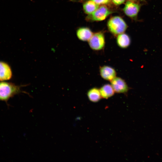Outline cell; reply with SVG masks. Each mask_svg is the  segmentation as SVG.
I'll list each match as a JSON object with an SVG mask.
<instances>
[{"instance_id":"cell-9","label":"cell","mask_w":162,"mask_h":162,"mask_svg":"<svg viewBox=\"0 0 162 162\" xmlns=\"http://www.w3.org/2000/svg\"><path fill=\"white\" fill-rule=\"evenodd\" d=\"M76 33L78 39L83 41H88L93 34L89 28L86 27L79 28Z\"/></svg>"},{"instance_id":"cell-3","label":"cell","mask_w":162,"mask_h":162,"mask_svg":"<svg viewBox=\"0 0 162 162\" xmlns=\"http://www.w3.org/2000/svg\"><path fill=\"white\" fill-rule=\"evenodd\" d=\"M113 12L105 5H102L92 14H88L86 20L88 21H100L105 19Z\"/></svg>"},{"instance_id":"cell-15","label":"cell","mask_w":162,"mask_h":162,"mask_svg":"<svg viewBox=\"0 0 162 162\" xmlns=\"http://www.w3.org/2000/svg\"><path fill=\"white\" fill-rule=\"evenodd\" d=\"M113 3L116 5H120L125 1V0H111Z\"/></svg>"},{"instance_id":"cell-16","label":"cell","mask_w":162,"mask_h":162,"mask_svg":"<svg viewBox=\"0 0 162 162\" xmlns=\"http://www.w3.org/2000/svg\"><path fill=\"white\" fill-rule=\"evenodd\" d=\"M129 0L133 1H138V0L143 1H144L145 0Z\"/></svg>"},{"instance_id":"cell-5","label":"cell","mask_w":162,"mask_h":162,"mask_svg":"<svg viewBox=\"0 0 162 162\" xmlns=\"http://www.w3.org/2000/svg\"><path fill=\"white\" fill-rule=\"evenodd\" d=\"M140 8V4L134 1L129 0L126 2L123 10L127 16L132 18L136 19Z\"/></svg>"},{"instance_id":"cell-14","label":"cell","mask_w":162,"mask_h":162,"mask_svg":"<svg viewBox=\"0 0 162 162\" xmlns=\"http://www.w3.org/2000/svg\"><path fill=\"white\" fill-rule=\"evenodd\" d=\"M92 1L96 4L99 5H106L109 4L111 0H87Z\"/></svg>"},{"instance_id":"cell-2","label":"cell","mask_w":162,"mask_h":162,"mask_svg":"<svg viewBox=\"0 0 162 162\" xmlns=\"http://www.w3.org/2000/svg\"><path fill=\"white\" fill-rule=\"evenodd\" d=\"M107 26L110 31L116 35L124 32L128 27L124 20L118 16L110 18L107 22Z\"/></svg>"},{"instance_id":"cell-1","label":"cell","mask_w":162,"mask_h":162,"mask_svg":"<svg viewBox=\"0 0 162 162\" xmlns=\"http://www.w3.org/2000/svg\"><path fill=\"white\" fill-rule=\"evenodd\" d=\"M22 86L11 82L0 81V101L7 103L11 98L21 92Z\"/></svg>"},{"instance_id":"cell-4","label":"cell","mask_w":162,"mask_h":162,"mask_svg":"<svg viewBox=\"0 0 162 162\" xmlns=\"http://www.w3.org/2000/svg\"><path fill=\"white\" fill-rule=\"evenodd\" d=\"M88 41L90 47L92 50L96 51L101 50L105 46L104 35L101 32L94 33Z\"/></svg>"},{"instance_id":"cell-8","label":"cell","mask_w":162,"mask_h":162,"mask_svg":"<svg viewBox=\"0 0 162 162\" xmlns=\"http://www.w3.org/2000/svg\"><path fill=\"white\" fill-rule=\"evenodd\" d=\"M100 74L102 78L111 81L116 76V72L113 68L108 66L104 65L100 68Z\"/></svg>"},{"instance_id":"cell-13","label":"cell","mask_w":162,"mask_h":162,"mask_svg":"<svg viewBox=\"0 0 162 162\" xmlns=\"http://www.w3.org/2000/svg\"><path fill=\"white\" fill-rule=\"evenodd\" d=\"M99 7V5L94 2L88 0L83 4V10L86 14H91L96 10Z\"/></svg>"},{"instance_id":"cell-7","label":"cell","mask_w":162,"mask_h":162,"mask_svg":"<svg viewBox=\"0 0 162 162\" xmlns=\"http://www.w3.org/2000/svg\"><path fill=\"white\" fill-rule=\"evenodd\" d=\"M13 73L10 65L6 62L0 60V81L10 80Z\"/></svg>"},{"instance_id":"cell-12","label":"cell","mask_w":162,"mask_h":162,"mask_svg":"<svg viewBox=\"0 0 162 162\" xmlns=\"http://www.w3.org/2000/svg\"><path fill=\"white\" fill-rule=\"evenodd\" d=\"M102 98L107 99L113 96L115 92L111 84H106L99 89Z\"/></svg>"},{"instance_id":"cell-10","label":"cell","mask_w":162,"mask_h":162,"mask_svg":"<svg viewBox=\"0 0 162 162\" xmlns=\"http://www.w3.org/2000/svg\"><path fill=\"white\" fill-rule=\"evenodd\" d=\"M116 41L118 46L122 48H126L128 47L131 42L129 36L123 33L118 35Z\"/></svg>"},{"instance_id":"cell-11","label":"cell","mask_w":162,"mask_h":162,"mask_svg":"<svg viewBox=\"0 0 162 162\" xmlns=\"http://www.w3.org/2000/svg\"><path fill=\"white\" fill-rule=\"evenodd\" d=\"M87 95L89 100L92 102H97L102 98L100 89L96 87L90 89L88 91Z\"/></svg>"},{"instance_id":"cell-6","label":"cell","mask_w":162,"mask_h":162,"mask_svg":"<svg viewBox=\"0 0 162 162\" xmlns=\"http://www.w3.org/2000/svg\"><path fill=\"white\" fill-rule=\"evenodd\" d=\"M111 85L115 92L126 93L129 90V87L125 81L122 78L116 77L110 81Z\"/></svg>"}]
</instances>
